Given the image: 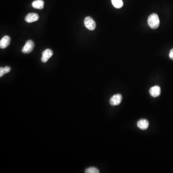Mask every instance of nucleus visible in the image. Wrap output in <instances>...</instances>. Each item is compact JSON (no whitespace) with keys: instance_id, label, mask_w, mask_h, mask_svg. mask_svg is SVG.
<instances>
[{"instance_id":"nucleus-1","label":"nucleus","mask_w":173,"mask_h":173,"mask_svg":"<svg viewBox=\"0 0 173 173\" xmlns=\"http://www.w3.org/2000/svg\"><path fill=\"white\" fill-rule=\"evenodd\" d=\"M148 23L149 27L153 29L158 28L160 25V19L158 15L155 13L150 15L148 18Z\"/></svg>"},{"instance_id":"nucleus-2","label":"nucleus","mask_w":173,"mask_h":173,"mask_svg":"<svg viewBox=\"0 0 173 173\" xmlns=\"http://www.w3.org/2000/svg\"><path fill=\"white\" fill-rule=\"evenodd\" d=\"M84 25L86 28L90 30H93L96 28V23L94 20L89 17L87 16L85 18L84 20Z\"/></svg>"},{"instance_id":"nucleus-3","label":"nucleus","mask_w":173,"mask_h":173,"mask_svg":"<svg viewBox=\"0 0 173 173\" xmlns=\"http://www.w3.org/2000/svg\"><path fill=\"white\" fill-rule=\"evenodd\" d=\"M34 46H35V44L32 40H28L23 48L22 52L24 53H30L33 51Z\"/></svg>"},{"instance_id":"nucleus-4","label":"nucleus","mask_w":173,"mask_h":173,"mask_svg":"<svg viewBox=\"0 0 173 173\" xmlns=\"http://www.w3.org/2000/svg\"><path fill=\"white\" fill-rule=\"evenodd\" d=\"M122 96L120 94L114 95L110 99V103L112 106L119 105L122 102Z\"/></svg>"},{"instance_id":"nucleus-5","label":"nucleus","mask_w":173,"mask_h":173,"mask_svg":"<svg viewBox=\"0 0 173 173\" xmlns=\"http://www.w3.org/2000/svg\"><path fill=\"white\" fill-rule=\"evenodd\" d=\"M42 55H43V57L41 59V60L43 63H46L48 60L52 57L53 55V52H52V50L51 49H46L43 52Z\"/></svg>"},{"instance_id":"nucleus-6","label":"nucleus","mask_w":173,"mask_h":173,"mask_svg":"<svg viewBox=\"0 0 173 173\" xmlns=\"http://www.w3.org/2000/svg\"><path fill=\"white\" fill-rule=\"evenodd\" d=\"M39 19V16L36 13H29L25 17V21L28 23L37 21Z\"/></svg>"},{"instance_id":"nucleus-7","label":"nucleus","mask_w":173,"mask_h":173,"mask_svg":"<svg viewBox=\"0 0 173 173\" xmlns=\"http://www.w3.org/2000/svg\"><path fill=\"white\" fill-rule=\"evenodd\" d=\"M10 38L8 36H5L0 40V48L5 49L9 45L10 43Z\"/></svg>"},{"instance_id":"nucleus-8","label":"nucleus","mask_w":173,"mask_h":173,"mask_svg":"<svg viewBox=\"0 0 173 173\" xmlns=\"http://www.w3.org/2000/svg\"><path fill=\"white\" fill-rule=\"evenodd\" d=\"M150 95L154 98L159 96L161 94V88L159 86H155L151 88L150 89Z\"/></svg>"},{"instance_id":"nucleus-9","label":"nucleus","mask_w":173,"mask_h":173,"mask_svg":"<svg viewBox=\"0 0 173 173\" xmlns=\"http://www.w3.org/2000/svg\"><path fill=\"white\" fill-rule=\"evenodd\" d=\"M149 125V121L146 119H140L137 123V126L140 130H145L148 128Z\"/></svg>"},{"instance_id":"nucleus-10","label":"nucleus","mask_w":173,"mask_h":173,"mask_svg":"<svg viewBox=\"0 0 173 173\" xmlns=\"http://www.w3.org/2000/svg\"><path fill=\"white\" fill-rule=\"evenodd\" d=\"M44 4V2L43 0H36L32 2V6L34 8L42 9L43 8Z\"/></svg>"},{"instance_id":"nucleus-11","label":"nucleus","mask_w":173,"mask_h":173,"mask_svg":"<svg viewBox=\"0 0 173 173\" xmlns=\"http://www.w3.org/2000/svg\"><path fill=\"white\" fill-rule=\"evenodd\" d=\"M113 6L116 8H120L123 6L122 0H111Z\"/></svg>"},{"instance_id":"nucleus-12","label":"nucleus","mask_w":173,"mask_h":173,"mask_svg":"<svg viewBox=\"0 0 173 173\" xmlns=\"http://www.w3.org/2000/svg\"><path fill=\"white\" fill-rule=\"evenodd\" d=\"M85 172L86 173H99L100 172L97 168L91 167L86 169Z\"/></svg>"},{"instance_id":"nucleus-13","label":"nucleus","mask_w":173,"mask_h":173,"mask_svg":"<svg viewBox=\"0 0 173 173\" xmlns=\"http://www.w3.org/2000/svg\"><path fill=\"white\" fill-rule=\"evenodd\" d=\"M4 74H5V72H4V68L1 67L0 68V77H2Z\"/></svg>"},{"instance_id":"nucleus-14","label":"nucleus","mask_w":173,"mask_h":173,"mask_svg":"<svg viewBox=\"0 0 173 173\" xmlns=\"http://www.w3.org/2000/svg\"><path fill=\"white\" fill-rule=\"evenodd\" d=\"M4 70L5 74H7V73L9 72L10 70H11V68H10V67H9V66H6V67H4Z\"/></svg>"},{"instance_id":"nucleus-15","label":"nucleus","mask_w":173,"mask_h":173,"mask_svg":"<svg viewBox=\"0 0 173 173\" xmlns=\"http://www.w3.org/2000/svg\"><path fill=\"white\" fill-rule=\"evenodd\" d=\"M169 57L172 60H173V49L170 51V53H169Z\"/></svg>"}]
</instances>
